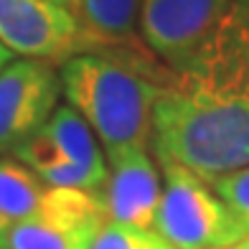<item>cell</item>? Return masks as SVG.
Segmentation results:
<instances>
[{
	"instance_id": "cell-1",
	"label": "cell",
	"mask_w": 249,
	"mask_h": 249,
	"mask_svg": "<svg viewBox=\"0 0 249 249\" xmlns=\"http://www.w3.org/2000/svg\"><path fill=\"white\" fill-rule=\"evenodd\" d=\"M150 138L160 165H183L209 183L249 168V0H231L160 84Z\"/></svg>"
},
{
	"instance_id": "cell-2",
	"label": "cell",
	"mask_w": 249,
	"mask_h": 249,
	"mask_svg": "<svg viewBox=\"0 0 249 249\" xmlns=\"http://www.w3.org/2000/svg\"><path fill=\"white\" fill-rule=\"evenodd\" d=\"M61 92L99 138L105 158L148 150L153 107L160 84L145 76L127 56L84 51L61 64Z\"/></svg>"
},
{
	"instance_id": "cell-3",
	"label": "cell",
	"mask_w": 249,
	"mask_h": 249,
	"mask_svg": "<svg viewBox=\"0 0 249 249\" xmlns=\"http://www.w3.org/2000/svg\"><path fill=\"white\" fill-rule=\"evenodd\" d=\"M163 191L153 229L173 249H224L236 247L249 226L236 216L203 180L183 165H163Z\"/></svg>"
},
{
	"instance_id": "cell-4",
	"label": "cell",
	"mask_w": 249,
	"mask_h": 249,
	"mask_svg": "<svg viewBox=\"0 0 249 249\" xmlns=\"http://www.w3.org/2000/svg\"><path fill=\"white\" fill-rule=\"evenodd\" d=\"M105 224L99 191L49 186L38 209L10 226L8 249H89Z\"/></svg>"
},
{
	"instance_id": "cell-5",
	"label": "cell",
	"mask_w": 249,
	"mask_h": 249,
	"mask_svg": "<svg viewBox=\"0 0 249 249\" xmlns=\"http://www.w3.org/2000/svg\"><path fill=\"white\" fill-rule=\"evenodd\" d=\"M0 43L46 64H64L84 49L79 18L51 0H0Z\"/></svg>"
},
{
	"instance_id": "cell-6",
	"label": "cell",
	"mask_w": 249,
	"mask_h": 249,
	"mask_svg": "<svg viewBox=\"0 0 249 249\" xmlns=\"http://www.w3.org/2000/svg\"><path fill=\"white\" fill-rule=\"evenodd\" d=\"M61 79L38 59L10 61L0 69V153H13L33 138L56 109Z\"/></svg>"
},
{
	"instance_id": "cell-7",
	"label": "cell",
	"mask_w": 249,
	"mask_h": 249,
	"mask_svg": "<svg viewBox=\"0 0 249 249\" xmlns=\"http://www.w3.org/2000/svg\"><path fill=\"white\" fill-rule=\"evenodd\" d=\"M229 5L231 0H142V41L171 69H178L213 31Z\"/></svg>"
},
{
	"instance_id": "cell-8",
	"label": "cell",
	"mask_w": 249,
	"mask_h": 249,
	"mask_svg": "<svg viewBox=\"0 0 249 249\" xmlns=\"http://www.w3.org/2000/svg\"><path fill=\"white\" fill-rule=\"evenodd\" d=\"M109 165L112 176H107V191L102 194L107 221L153 229L163 186L148 150L122 153Z\"/></svg>"
},
{
	"instance_id": "cell-9",
	"label": "cell",
	"mask_w": 249,
	"mask_h": 249,
	"mask_svg": "<svg viewBox=\"0 0 249 249\" xmlns=\"http://www.w3.org/2000/svg\"><path fill=\"white\" fill-rule=\"evenodd\" d=\"M43 130L49 132V138L59 145V150L69 158L74 165H79L82 171H87L97 180V186L102 188L107 183V163L105 155H102L97 138L92 127L84 122V117L79 115L76 109L66 107H56L53 115L49 117V122L43 124Z\"/></svg>"
},
{
	"instance_id": "cell-10",
	"label": "cell",
	"mask_w": 249,
	"mask_h": 249,
	"mask_svg": "<svg viewBox=\"0 0 249 249\" xmlns=\"http://www.w3.org/2000/svg\"><path fill=\"white\" fill-rule=\"evenodd\" d=\"M142 0H79L84 46H122L132 38Z\"/></svg>"
},
{
	"instance_id": "cell-11",
	"label": "cell",
	"mask_w": 249,
	"mask_h": 249,
	"mask_svg": "<svg viewBox=\"0 0 249 249\" xmlns=\"http://www.w3.org/2000/svg\"><path fill=\"white\" fill-rule=\"evenodd\" d=\"M13 155L26 168H31V171L36 173L46 186L99 191L97 180L89 176L87 171H82L79 165H74L69 158L59 150V145L49 138L46 130H38L23 145H18V148L13 150Z\"/></svg>"
},
{
	"instance_id": "cell-12",
	"label": "cell",
	"mask_w": 249,
	"mask_h": 249,
	"mask_svg": "<svg viewBox=\"0 0 249 249\" xmlns=\"http://www.w3.org/2000/svg\"><path fill=\"white\" fill-rule=\"evenodd\" d=\"M46 183L16 160H0V216L10 224L23 221L38 209L46 194Z\"/></svg>"
},
{
	"instance_id": "cell-13",
	"label": "cell",
	"mask_w": 249,
	"mask_h": 249,
	"mask_svg": "<svg viewBox=\"0 0 249 249\" xmlns=\"http://www.w3.org/2000/svg\"><path fill=\"white\" fill-rule=\"evenodd\" d=\"M89 249H173L155 229L107 221Z\"/></svg>"
},
{
	"instance_id": "cell-14",
	"label": "cell",
	"mask_w": 249,
	"mask_h": 249,
	"mask_svg": "<svg viewBox=\"0 0 249 249\" xmlns=\"http://www.w3.org/2000/svg\"><path fill=\"white\" fill-rule=\"evenodd\" d=\"M216 196L249 226V168L226 173L213 180Z\"/></svg>"
},
{
	"instance_id": "cell-15",
	"label": "cell",
	"mask_w": 249,
	"mask_h": 249,
	"mask_svg": "<svg viewBox=\"0 0 249 249\" xmlns=\"http://www.w3.org/2000/svg\"><path fill=\"white\" fill-rule=\"evenodd\" d=\"M10 224L8 219H3L0 216V249H8V234H10Z\"/></svg>"
},
{
	"instance_id": "cell-16",
	"label": "cell",
	"mask_w": 249,
	"mask_h": 249,
	"mask_svg": "<svg viewBox=\"0 0 249 249\" xmlns=\"http://www.w3.org/2000/svg\"><path fill=\"white\" fill-rule=\"evenodd\" d=\"M51 3L61 5V8H66V10H71V13L79 18V0H51Z\"/></svg>"
},
{
	"instance_id": "cell-17",
	"label": "cell",
	"mask_w": 249,
	"mask_h": 249,
	"mask_svg": "<svg viewBox=\"0 0 249 249\" xmlns=\"http://www.w3.org/2000/svg\"><path fill=\"white\" fill-rule=\"evenodd\" d=\"M5 64H10V51L3 46V43H0V69H3Z\"/></svg>"
},
{
	"instance_id": "cell-18",
	"label": "cell",
	"mask_w": 249,
	"mask_h": 249,
	"mask_svg": "<svg viewBox=\"0 0 249 249\" xmlns=\"http://www.w3.org/2000/svg\"><path fill=\"white\" fill-rule=\"evenodd\" d=\"M242 247H244V249H249V234L244 236V242H242Z\"/></svg>"
},
{
	"instance_id": "cell-19",
	"label": "cell",
	"mask_w": 249,
	"mask_h": 249,
	"mask_svg": "<svg viewBox=\"0 0 249 249\" xmlns=\"http://www.w3.org/2000/svg\"><path fill=\"white\" fill-rule=\"evenodd\" d=\"M224 249H244L242 244H236V247H224Z\"/></svg>"
}]
</instances>
